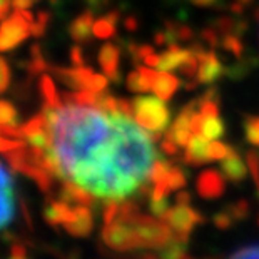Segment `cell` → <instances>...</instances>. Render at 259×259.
Here are the masks:
<instances>
[{
    "instance_id": "1",
    "label": "cell",
    "mask_w": 259,
    "mask_h": 259,
    "mask_svg": "<svg viewBox=\"0 0 259 259\" xmlns=\"http://www.w3.org/2000/svg\"><path fill=\"white\" fill-rule=\"evenodd\" d=\"M57 178L94 197L125 201L149 181L157 159L152 136L129 115L65 101L46 102Z\"/></svg>"
},
{
    "instance_id": "2",
    "label": "cell",
    "mask_w": 259,
    "mask_h": 259,
    "mask_svg": "<svg viewBox=\"0 0 259 259\" xmlns=\"http://www.w3.org/2000/svg\"><path fill=\"white\" fill-rule=\"evenodd\" d=\"M134 106V119L142 129L152 136V139H159L170 124V111L166 101L156 97H136L132 101Z\"/></svg>"
},
{
    "instance_id": "3",
    "label": "cell",
    "mask_w": 259,
    "mask_h": 259,
    "mask_svg": "<svg viewBox=\"0 0 259 259\" xmlns=\"http://www.w3.org/2000/svg\"><path fill=\"white\" fill-rule=\"evenodd\" d=\"M34 15L29 10H15L12 17L4 20L0 25V52L12 51L34 34Z\"/></svg>"
},
{
    "instance_id": "4",
    "label": "cell",
    "mask_w": 259,
    "mask_h": 259,
    "mask_svg": "<svg viewBox=\"0 0 259 259\" xmlns=\"http://www.w3.org/2000/svg\"><path fill=\"white\" fill-rule=\"evenodd\" d=\"M60 80L67 84L70 89L75 91H91V92H104L107 89V79L106 74H97L89 67H75L74 69H57Z\"/></svg>"
},
{
    "instance_id": "5",
    "label": "cell",
    "mask_w": 259,
    "mask_h": 259,
    "mask_svg": "<svg viewBox=\"0 0 259 259\" xmlns=\"http://www.w3.org/2000/svg\"><path fill=\"white\" fill-rule=\"evenodd\" d=\"M162 219L167 223L176 238L184 241H187L191 231L196 228V224L202 221L201 214L194 211L189 204H176L174 207L169 209Z\"/></svg>"
},
{
    "instance_id": "6",
    "label": "cell",
    "mask_w": 259,
    "mask_h": 259,
    "mask_svg": "<svg viewBox=\"0 0 259 259\" xmlns=\"http://www.w3.org/2000/svg\"><path fill=\"white\" fill-rule=\"evenodd\" d=\"M192 51H196V54L199 56V72H197V82L199 84H212L214 80H218L221 77L226 69L223 67L221 60L216 56V52L212 51H207L204 49L201 44H194L191 46Z\"/></svg>"
},
{
    "instance_id": "7",
    "label": "cell",
    "mask_w": 259,
    "mask_h": 259,
    "mask_svg": "<svg viewBox=\"0 0 259 259\" xmlns=\"http://www.w3.org/2000/svg\"><path fill=\"white\" fill-rule=\"evenodd\" d=\"M224 174L219 172L216 169H206L202 170L197 178L196 189L199 192V196L204 199H218L224 194L226 189V181Z\"/></svg>"
},
{
    "instance_id": "8",
    "label": "cell",
    "mask_w": 259,
    "mask_h": 259,
    "mask_svg": "<svg viewBox=\"0 0 259 259\" xmlns=\"http://www.w3.org/2000/svg\"><path fill=\"white\" fill-rule=\"evenodd\" d=\"M14 216V186L10 174L0 166V229Z\"/></svg>"
},
{
    "instance_id": "9",
    "label": "cell",
    "mask_w": 259,
    "mask_h": 259,
    "mask_svg": "<svg viewBox=\"0 0 259 259\" xmlns=\"http://www.w3.org/2000/svg\"><path fill=\"white\" fill-rule=\"evenodd\" d=\"M65 231L75 238H85L92 231V212L89 206H82L77 204L74 207V216L70 221L64 224Z\"/></svg>"
},
{
    "instance_id": "10",
    "label": "cell",
    "mask_w": 259,
    "mask_h": 259,
    "mask_svg": "<svg viewBox=\"0 0 259 259\" xmlns=\"http://www.w3.org/2000/svg\"><path fill=\"white\" fill-rule=\"evenodd\" d=\"M209 142L211 141L202 134L192 136L189 144L186 146L184 161L191 166H201V164L211 162V159H209Z\"/></svg>"
},
{
    "instance_id": "11",
    "label": "cell",
    "mask_w": 259,
    "mask_h": 259,
    "mask_svg": "<svg viewBox=\"0 0 259 259\" xmlns=\"http://www.w3.org/2000/svg\"><path fill=\"white\" fill-rule=\"evenodd\" d=\"M221 172L224 174V178L231 181V183H242L247 176V167L242 162V159L239 157L236 147L231 146L229 154L221 161Z\"/></svg>"
},
{
    "instance_id": "12",
    "label": "cell",
    "mask_w": 259,
    "mask_h": 259,
    "mask_svg": "<svg viewBox=\"0 0 259 259\" xmlns=\"http://www.w3.org/2000/svg\"><path fill=\"white\" fill-rule=\"evenodd\" d=\"M119 60H120V51L114 44H106V46L101 49V52H99V64H101V69L112 82L120 80Z\"/></svg>"
},
{
    "instance_id": "13",
    "label": "cell",
    "mask_w": 259,
    "mask_h": 259,
    "mask_svg": "<svg viewBox=\"0 0 259 259\" xmlns=\"http://www.w3.org/2000/svg\"><path fill=\"white\" fill-rule=\"evenodd\" d=\"M179 87H181L179 77L170 74V70H161V72H157V79L154 82L152 91L159 99H162V101L167 102L169 99L178 92Z\"/></svg>"
},
{
    "instance_id": "14",
    "label": "cell",
    "mask_w": 259,
    "mask_h": 259,
    "mask_svg": "<svg viewBox=\"0 0 259 259\" xmlns=\"http://www.w3.org/2000/svg\"><path fill=\"white\" fill-rule=\"evenodd\" d=\"M191 56V49H183L178 44H170L167 46V51L161 54V60H159V67L161 70H176L183 65Z\"/></svg>"
},
{
    "instance_id": "15",
    "label": "cell",
    "mask_w": 259,
    "mask_h": 259,
    "mask_svg": "<svg viewBox=\"0 0 259 259\" xmlns=\"http://www.w3.org/2000/svg\"><path fill=\"white\" fill-rule=\"evenodd\" d=\"M94 14L91 10L80 14L79 17L74 19V22L69 27V34L75 42H89L91 35L94 34Z\"/></svg>"
},
{
    "instance_id": "16",
    "label": "cell",
    "mask_w": 259,
    "mask_h": 259,
    "mask_svg": "<svg viewBox=\"0 0 259 259\" xmlns=\"http://www.w3.org/2000/svg\"><path fill=\"white\" fill-rule=\"evenodd\" d=\"M74 216V209L69 207V204L65 201H51L44 209V218L46 221L52 226L57 224H65L70 221Z\"/></svg>"
},
{
    "instance_id": "17",
    "label": "cell",
    "mask_w": 259,
    "mask_h": 259,
    "mask_svg": "<svg viewBox=\"0 0 259 259\" xmlns=\"http://www.w3.org/2000/svg\"><path fill=\"white\" fill-rule=\"evenodd\" d=\"M186 242L187 241L172 236L166 244L157 247V259H184Z\"/></svg>"
},
{
    "instance_id": "18",
    "label": "cell",
    "mask_w": 259,
    "mask_h": 259,
    "mask_svg": "<svg viewBox=\"0 0 259 259\" xmlns=\"http://www.w3.org/2000/svg\"><path fill=\"white\" fill-rule=\"evenodd\" d=\"M117 19H119V12L117 10H112L106 17L96 20V24H94V35L97 38H111L115 34Z\"/></svg>"
},
{
    "instance_id": "19",
    "label": "cell",
    "mask_w": 259,
    "mask_h": 259,
    "mask_svg": "<svg viewBox=\"0 0 259 259\" xmlns=\"http://www.w3.org/2000/svg\"><path fill=\"white\" fill-rule=\"evenodd\" d=\"M212 27L221 35H228V34L242 35L247 30V24H246L244 20H238V19H233V17H221V19H218L212 24Z\"/></svg>"
},
{
    "instance_id": "20",
    "label": "cell",
    "mask_w": 259,
    "mask_h": 259,
    "mask_svg": "<svg viewBox=\"0 0 259 259\" xmlns=\"http://www.w3.org/2000/svg\"><path fill=\"white\" fill-rule=\"evenodd\" d=\"M2 127H19V114L7 101H0V129Z\"/></svg>"
},
{
    "instance_id": "21",
    "label": "cell",
    "mask_w": 259,
    "mask_h": 259,
    "mask_svg": "<svg viewBox=\"0 0 259 259\" xmlns=\"http://www.w3.org/2000/svg\"><path fill=\"white\" fill-rule=\"evenodd\" d=\"M242 129H244L246 141L259 147V115H246L244 122H242Z\"/></svg>"
},
{
    "instance_id": "22",
    "label": "cell",
    "mask_w": 259,
    "mask_h": 259,
    "mask_svg": "<svg viewBox=\"0 0 259 259\" xmlns=\"http://www.w3.org/2000/svg\"><path fill=\"white\" fill-rule=\"evenodd\" d=\"M221 47L224 49L226 52L233 54V56H234L236 59H241V57H242V52H244V46H242L241 35H238V34L223 35Z\"/></svg>"
},
{
    "instance_id": "23",
    "label": "cell",
    "mask_w": 259,
    "mask_h": 259,
    "mask_svg": "<svg viewBox=\"0 0 259 259\" xmlns=\"http://www.w3.org/2000/svg\"><path fill=\"white\" fill-rule=\"evenodd\" d=\"M129 54H131L132 60H134V64L141 65L146 60L147 56L154 54V49L151 46H139V44L131 42L129 44Z\"/></svg>"
},
{
    "instance_id": "24",
    "label": "cell",
    "mask_w": 259,
    "mask_h": 259,
    "mask_svg": "<svg viewBox=\"0 0 259 259\" xmlns=\"http://www.w3.org/2000/svg\"><path fill=\"white\" fill-rule=\"evenodd\" d=\"M231 151V146L223 144L219 141H211L209 142V159L212 161H223V159L228 156Z\"/></svg>"
},
{
    "instance_id": "25",
    "label": "cell",
    "mask_w": 259,
    "mask_h": 259,
    "mask_svg": "<svg viewBox=\"0 0 259 259\" xmlns=\"http://www.w3.org/2000/svg\"><path fill=\"white\" fill-rule=\"evenodd\" d=\"M201 38L207 44L209 49H216V47L221 46L223 35L219 34V32L214 29L212 25H209V27H206V29L201 30Z\"/></svg>"
},
{
    "instance_id": "26",
    "label": "cell",
    "mask_w": 259,
    "mask_h": 259,
    "mask_svg": "<svg viewBox=\"0 0 259 259\" xmlns=\"http://www.w3.org/2000/svg\"><path fill=\"white\" fill-rule=\"evenodd\" d=\"M25 142L24 139H14V137H7L4 134H0V152H10V151H15V149H20L24 147Z\"/></svg>"
},
{
    "instance_id": "27",
    "label": "cell",
    "mask_w": 259,
    "mask_h": 259,
    "mask_svg": "<svg viewBox=\"0 0 259 259\" xmlns=\"http://www.w3.org/2000/svg\"><path fill=\"white\" fill-rule=\"evenodd\" d=\"M127 87H129V91L132 92H147L146 91V85H144V80H142V75L139 72V69L134 70V72H131L127 75Z\"/></svg>"
},
{
    "instance_id": "28",
    "label": "cell",
    "mask_w": 259,
    "mask_h": 259,
    "mask_svg": "<svg viewBox=\"0 0 259 259\" xmlns=\"http://www.w3.org/2000/svg\"><path fill=\"white\" fill-rule=\"evenodd\" d=\"M246 161H247V166H249V169H251L252 179H254L256 186L259 187V152L249 151L246 154Z\"/></svg>"
},
{
    "instance_id": "29",
    "label": "cell",
    "mask_w": 259,
    "mask_h": 259,
    "mask_svg": "<svg viewBox=\"0 0 259 259\" xmlns=\"http://www.w3.org/2000/svg\"><path fill=\"white\" fill-rule=\"evenodd\" d=\"M29 69L32 74H38V72H42V70H46V62H44L38 47H32V59H30Z\"/></svg>"
},
{
    "instance_id": "30",
    "label": "cell",
    "mask_w": 259,
    "mask_h": 259,
    "mask_svg": "<svg viewBox=\"0 0 259 259\" xmlns=\"http://www.w3.org/2000/svg\"><path fill=\"white\" fill-rule=\"evenodd\" d=\"M229 259H259V244L242 247V249L236 251Z\"/></svg>"
},
{
    "instance_id": "31",
    "label": "cell",
    "mask_w": 259,
    "mask_h": 259,
    "mask_svg": "<svg viewBox=\"0 0 259 259\" xmlns=\"http://www.w3.org/2000/svg\"><path fill=\"white\" fill-rule=\"evenodd\" d=\"M9 84H10V69L7 65V60L0 57V94L5 92Z\"/></svg>"
},
{
    "instance_id": "32",
    "label": "cell",
    "mask_w": 259,
    "mask_h": 259,
    "mask_svg": "<svg viewBox=\"0 0 259 259\" xmlns=\"http://www.w3.org/2000/svg\"><path fill=\"white\" fill-rule=\"evenodd\" d=\"M214 224L218 226L219 229H228L229 226H233V223H236L234 221V218L231 216V212L226 209V211H223V212H218L216 216H214Z\"/></svg>"
},
{
    "instance_id": "33",
    "label": "cell",
    "mask_w": 259,
    "mask_h": 259,
    "mask_svg": "<svg viewBox=\"0 0 259 259\" xmlns=\"http://www.w3.org/2000/svg\"><path fill=\"white\" fill-rule=\"evenodd\" d=\"M161 149L167 154V156H176V154L179 152V146L176 144V142L170 139L167 134H164V139L161 142Z\"/></svg>"
},
{
    "instance_id": "34",
    "label": "cell",
    "mask_w": 259,
    "mask_h": 259,
    "mask_svg": "<svg viewBox=\"0 0 259 259\" xmlns=\"http://www.w3.org/2000/svg\"><path fill=\"white\" fill-rule=\"evenodd\" d=\"M47 22H49V15L46 12H40L37 15V19L34 22V34L35 35H42L44 32H46Z\"/></svg>"
},
{
    "instance_id": "35",
    "label": "cell",
    "mask_w": 259,
    "mask_h": 259,
    "mask_svg": "<svg viewBox=\"0 0 259 259\" xmlns=\"http://www.w3.org/2000/svg\"><path fill=\"white\" fill-rule=\"evenodd\" d=\"M35 0H12V5L15 10H29Z\"/></svg>"
},
{
    "instance_id": "36",
    "label": "cell",
    "mask_w": 259,
    "mask_h": 259,
    "mask_svg": "<svg viewBox=\"0 0 259 259\" xmlns=\"http://www.w3.org/2000/svg\"><path fill=\"white\" fill-rule=\"evenodd\" d=\"M70 57H72V62L77 67H80V65H84V59H82V51L79 47H74L72 49V54H70Z\"/></svg>"
},
{
    "instance_id": "37",
    "label": "cell",
    "mask_w": 259,
    "mask_h": 259,
    "mask_svg": "<svg viewBox=\"0 0 259 259\" xmlns=\"http://www.w3.org/2000/svg\"><path fill=\"white\" fill-rule=\"evenodd\" d=\"M10 4H12V0H0V20L5 19V15L9 14Z\"/></svg>"
},
{
    "instance_id": "38",
    "label": "cell",
    "mask_w": 259,
    "mask_h": 259,
    "mask_svg": "<svg viewBox=\"0 0 259 259\" xmlns=\"http://www.w3.org/2000/svg\"><path fill=\"white\" fill-rule=\"evenodd\" d=\"M191 2L197 5V7H212V5H216L219 0H191Z\"/></svg>"
},
{
    "instance_id": "39",
    "label": "cell",
    "mask_w": 259,
    "mask_h": 259,
    "mask_svg": "<svg viewBox=\"0 0 259 259\" xmlns=\"http://www.w3.org/2000/svg\"><path fill=\"white\" fill-rule=\"evenodd\" d=\"M12 256L15 257H25V247L20 244H14L12 246Z\"/></svg>"
},
{
    "instance_id": "40",
    "label": "cell",
    "mask_w": 259,
    "mask_h": 259,
    "mask_svg": "<svg viewBox=\"0 0 259 259\" xmlns=\"http://www.w3.org/2000/svg\"><path fill=\"white\" fill-rule=\"evenodd\" d=\"M189 202H191V196L187 192H181L176 197V204H189Z\"/></svg>"
},
{
    "instance_id": "41",
    "label": "cell",
    "mask_w": 259,
    "mask_h": 259,
    "mask_svg": "<svg viewBox=\"0 0 259 259\" xmlns=\"http://www.w3.org/2000/svg\"><path fill=\"white\" fill-rule=\"evenodd\" d=\"M125 29L127 30H137V19L136 17H127L125 19Z\"/></svg>"
},
{
    "instance_id": "42",
    "label": "cell",
    "mask_w": 259,
    "mask_h": 259,
    "mask_svg": "<svg viewBox=\"0 0 259 259\" xmlns=\"http://www.w3.org/2000/svg\"><path fill=\"white\" fill-rule=\"evenodd\" d=\"M87 2H89V5L92 9H97V7H101L102 0H87Z\"/></svg>"
},
{
    "instance_id": "43",
    "label": "cell",
    "mask_w": 259,
    "mask_h": 259,
    "mask_svg": "<svg viewBox=\"0 0 259 259\" xmlns=\"http://www.w3.org/2000/svg\"><path fill=\"white\" fill-rule=\"evenodd\" d=\"M238 2H241L242 5H251L252 2H254V0H238Z\"/></svg>"
},
{
    "instance_id": "44",
    "label": "cell",
    "mask_w": 259,
    "mask_h": 259,
    "mask_svg": "<svg viewBox=\"0 0 259 259\" xmlns=\"http://www.w3.org/2000/svg\"><path fill=\"white\" fill-rule=\"evenodd\" d=\"M12 259H25V257H15V256H12Z\"/></svg>"
}]
</instances>
